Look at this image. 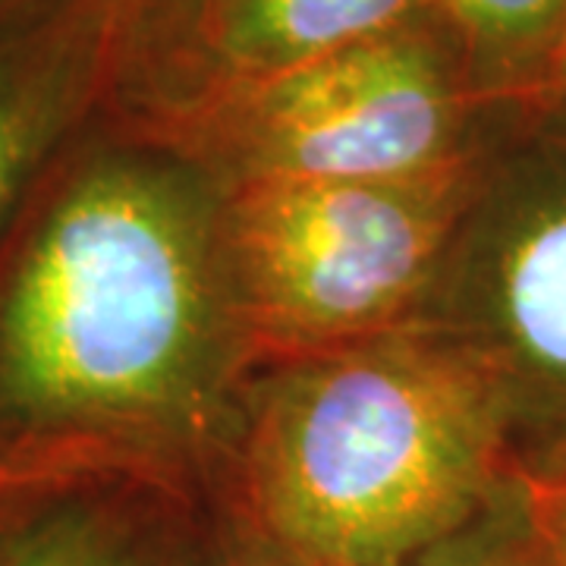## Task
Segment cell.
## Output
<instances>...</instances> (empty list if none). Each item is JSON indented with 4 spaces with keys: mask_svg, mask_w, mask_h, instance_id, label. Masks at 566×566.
<instances>
[{
    "mask_svg": "<svg viewBox=\"0 0 566 566\" xmlns=\"http://www.w3.org/2000/svg\"><path fill=\"white\" fill-rule=\"evenodd\" d=\"M240 334L202 182L82 158L0 268V465L80 482L196 441Z\"/></svg>",
    "mask_w": 566,
    "mask_h": 566,
    "instance_id": "6da1fadb",
    "label": "cell"
},
{
    "mask_svg": "<svg viewBox=\"0 0 566 566\" xmlns=\"http://www.w3.org/2000/svg\"><path fill=\"white\" fill-rule=\"evenodd\" d=\"M520 472L501 390L438 331L305 356L245 438L255 516L300 566H416Z\"/></svg>",
    "mask_w": 566,
    "mask_h": 566,
    "instance_id": "7a4b0ae2",
    "label": "cell"
},
{
    "mask_svg": "<svg viewBox=\"0 0 566 566\" xmlns=\"http://www.w3.org/2000/svg\"><path fill=\"white\" fill-rule=\"evenodd\" d=\"M479 177L240 180L221 202L230 296L252 344L315 356L394 331L434 286Z\"/></svg>",
    "mask_w": 566,
    "mask_h": 566,
    "instance_id": "3957f363",
    "label": "cell"
},
{
    "mask_svg": "<svg viewBox=\"0 0 566 566\" xmlns=\"http://www.w3.org/2000/svg\"><path fill=\"white\" fill-rule=\"evenodd\" d=\"M240 180H412L460 164V92L431 41L397 29L240 85Z\"/></svg>",
    "mask_w": 566,
    "mask_h": 566,
    "instance_id": "277c9868",
    "label": "cell"
},
{
    "mask_svg": "<svg viewBox=\"0 0 566 566\" xmlns=\"http://www.w3.org/2000/svg\"><path fill=\"white\" fill-rule=\"evenodd\" d=\"M444 334L491 375L513 441L535 434L566 475V158H528L479 180L438 281ZM434 281V283H438Z\"/></svg>",
    "mask_w": 566,
    "mask_h": 566,
    "instance_id": "5b68a950",
    "label": "cell"
},
{
    "mask_svg": "<svg viewBox=\"0 0 566 566\" xmlns=\"http://www.w3.org/2000/svg\"><path fill=\"white\" fill-rule=\"evenodd\" d=\"M107 41V0H0V227L92 98Z\"/></svg>",
    "mask_w": 566,
    "mask_h": 566,
    "instance_id": "8992f818",
    "label": "cell"
},
{
    "mask_svg": "<svg viewBox=\"0 0 566 566\" xmlns=\"http://www.w3.org/2000/svg\"><path fill=\"white\" fill-rule=\"evenodd\" d=\"M422 0H205V48L240 85L406 29Z\"/></svg>",
    "mask_w": 566,
    "mask_h": 566,
    "instance_id": "52a82bcc",
    "label": "cell"
},
{
    "mask_svg": "<svg viewBox=\"0 0 566 566\" xmlns=\"http://www.w3.org/2000/svg\"><path fill=\"white\" fill-rule=\"evenodd\" d=\"M63 485L0 491V566H155L117 510Z\"/></svg>",
    "mask_w": 566,
    "mask_h": 566,
    "instance_id": "ba28073f",
    "label": "cell"
},
{
    "mask_svg": "<svg viewBox=\"0 0 566 566\" xmlns=\"http://www.w3.org/2000/svg\"><path fill=\"white\" fill-rule=\"evenodd\" d=\"M469 48L506 73L547 76L566 22V0H438Z\"/></svg>",
    "mask_w": 566,
    "mask_h": 566,
    "instance_id": "9c48e42d",
    "label": "cell"
},
{
    "mask_svg": "<svg viewBox=\"0 0 566 566\" xmlns=\"http://www.w3.org/2000/svg\"><path fill=\"white\" fill-rule=\"evenodd\" d=\"M416 566H554L538 526L526 472Z\"/></svg>",
    "mask_w": 566,
    "mask_h": 566,
    "instance_id": "30bf717a",
    "label": "cell"
},
{
    "mask_svg": "<svg viewBox=\"0 0 566 566\" xmlns=\"http://www.w3.org/2000/svg\"><path fill=\"white\" fill-rule=\"evenodd\" d=\"M532 491V506L538 516V526L545 535L547 551L554 566H566V475L560 479H532L526 475Z\"/></svg>",
    "mask_w": 566,
    "mask_h": 566,
    "instance_id": "8fae6325",
    "label": "cell"
},
{
    "mask_svg": "<svg viewBox=\"0 0 566 566\" xmlns=\"http://www.w3.org/2000/svg\"><path fill=\"white\" fill-rule=\"evenodd\" d=\"M223 566H300L293 557H286L281 551V557L277 554H243V557H233V560H227Z\"/></svg>",
    "mask_w": 566,
    "mask_h": 566,
    "instance_id": "7c38bea8",
    "label": "cell"
},
{
    "mask_svg": "<svg viewBox=\"0 0 566 566\" xmlns=\"http://www.w3.org/2000/svg\"><path fill=\"white\" fill-rule=\"evenodd\" d=\"M545 80L554 82V85H566V22L564 32H560V41H557V51L551 57V66H547Z\"/></svg>",
    "mask_w": 566,
    "mask_h": 566,
    "instance_id": "4fadbf2b",
    "label": "cell"
},
{
    "mask_svg": "<svg viewBox=\"0 0 566 566\" xmlns=\"http://www.w3.org/2000/svg\"><path fill=\"white\" fill-rule=\"evenodd\" d=\"M29 485H48V482H39L25 472H17V469H7L0 465V491H17V488H29Z\"/></svg>",
    "mask_w": 566,
    "mask_h": 566,
    "instance_id": "5bb4252c",
    "label": "cell"
}]
</instances>
